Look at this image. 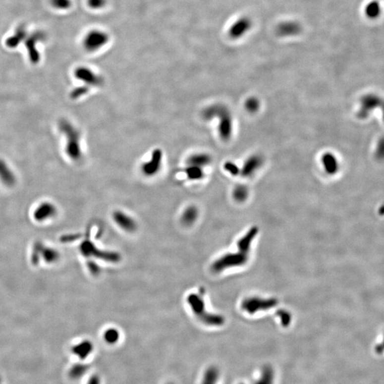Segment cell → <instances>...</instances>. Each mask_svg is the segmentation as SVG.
<instances>
[{
	"label": "cell",
	"mask_w": 384,
	"mask_h": 384,
	"mask_svg": "<svg viewBox=\"0 0 384 384\" xmlns=\"http://www.w3.org/2000/svg\"><path fill=\"white\" fill-rule=\"evenodd\" d=\"M204 120H212L215 117L219 119V134L224 141L229 140L233 132V120L230 110L223 104H214L206 108L202 113Z\"/></svg>",
	"instance_id": "1"
},
{
	"label": "cell",
	"mask_w": 384,
	"mask_h": 384,
	"mask_svg": "<svg viewBox=\"0 0 384 384\" xmlns=\"http://www.w3.org/2000/svg\"><path fill=\"white\" fill-rule=\"evenodd\" d=\"M256 233H257V231L256 232V230H250L247 236L242 238L241 241L238 243L239 253L220 258L218 261H216L212 266L214 271L216 272H219V271H223L225 269H228V267H230V266H240V265L246 263L248 258V253L249 252L250 246H251V242L253 241V236L256 235Z\"/></svg>",
	"instance_id": "2"
},
{
	"label": "cell",
	"mask_w": 384,
	"mask_h": 384,
	"mask_svg": "<svg viewBox=\"0 0 384 384\" xmlns=\"http://www.w3.org/2000/svg\"><path fill=\"white\" fill-rule=\"evenodd\" d=\"M60 131L66 137V152L70 159L78 162L82 158L81 147V133L73 124L66 119H61L58 122Z\"/></svg>",
	"instance_id": "3"
},
{
	"label": "cell",
	"mask_w": 384,
	"mask_h": 384,
	"mask_svg": "<svg viewBox=\"0 0 384 384\" xmlns=\"http://www.w3.org/2000/svg\"><path fill=\"white\" fill-rule=\"evenodd\" d=\"M187 302L192 313L202 323L209 325H217L221 322V318L207 311L205 302L199 294L192 293L187 297Z\"/></svg>",
	"instance_id": "4"
},
{
	"label": "cell",
	"mask_w": 384,
	"mask_h": 384,
	"mask_svg": "<svg viewBox=\"0 0 384 384\" xmlns=\"http://www.w3.org/2000/svg\"><path fill=\"white\" fill-rule=\"evenodd\" d=\"M110 42V36L106 31L95 29L89 31L83 39V47L88 52H98Z\"/></svg>",
	"instance_id": "5"
},
{
	"label": "cell",
	"mask_w": 384,
	"mask_h": 384,
	"mask_svg": "<svg viewBox=\"0 0 384 384\" xmlns=\"http://www.w3.org/2000/svg\"><path fill=\"white\" fill-rule=\"evenodd\" d=\"M80 251L84 256V257L98 258L99 259L111 261V262H116L120 260V257L117 253L102 251V250L99 249L97 246H95L92 241H83L80 246Z\"/></svg>",
	"instance_id": "6"
},
{
	"label": "cell",
	"mask_w": 384,
	"mask_h": 384,
	"mask_svg": "<svg viewBox=\"0 0 384 384\" xmlns=\"http://www.w3.org/2000/svg\"><path fill=\"white\" fill-rule=\"evenodd\" d=\"M58 213L56 207L50 202H44L39 204L32 214L34 222L39 224H46L55 219Z\"/></svg>",
	"instance_id": "7"
},
{
	"label": "cell",
	"mask_w": 384,
	"mask_h": 384,
	"mask_svg": "<svg viewBox=\"0 0 384 384\" xmlns=\"http://www.w3.org/2000/svg\"><path fill=\"white\" fill-rule=\"evenodd\" d=\"M74 75L77 79L82 81L88 87H100L104 85V78L88 67H78L75 70Z\"/></svg>",
	"instance_id": "8"
},
{
	"label": "cell",
	"mask_w": 384,
	"mask_h": 384,
	"mask_svg": "<svg viewBox=\"0 0 384 384\" xmlns=\"http://www.w3.org/2000/svg\"><path fill=\"white\" fill-rule=\"evenodd\" d=\"M163 160V153L161 149H155L152 153L150 160L142 165V173L148 177L156 175L161 169Z\"/></svg>",
	"instance_id": "9"
},
{
	"label": "cell",
	"mask_w": 384,
	"mask_h": 384,
	"mask_svg": "<svg viewBox=\"0 0 384 384\" xmlns=\"http://www.w3.org/2000/svg\"><path fill=\"white\" fill-rule=\"evenodd\" d=\"M253 22L251 18L246 17H240L230 26L228 29V36L230 39H239L244 37L252 28Z\"/></svg>",
	"instance_id": "10"
},
{
	"label": "cell",
	"mask_w": 384,
	"mask_h": 384,
	"mask_svg": "<svg viewBox=\"0 0 384 384\" xmlns=\"http://www.w3.org/2000/svg\"><path fill=\"white\" fill-rule=\"evenodd\" d=\"M40 262L47 266H52L60 261V253L56 248L50 245L42 244L37 248Z\"/></svg>",
	"instance_id": "11"
},
{
	"label": "cell",
	"mask_w": 384,
	"mask_h": 384,
	"mask_svg": "<svg viewBox=\"0 0 384 384\" xmlns=\"http://www.w3.org/2000/svg\"><path fill=\"white\" fill-rule=\"evenodd\" d=\"M302 25L296 21L288 20L281 22L276 27V34L281 38L296 37L302 32Z\"/></svg>",
	"instance_id": "12"
},
{
	"label": "cell",
	"mask_w": 384,
	"mask_h": 384,
	"mask_svg": "<svg viewBox=\"0 0 384 384\" xmlns=\"http://www.w3.org/2000/svg\"><path fill=\"white\" fill-rule=\"evenodd\" d=\"M264 161V158L261 155H251L243 163V166L241 169H240V174L243 177H250L262 166Z\"/></svg>",
	"instance_id": "13"
},
{
	"label": "cell",
	"mask_w": 384,
	"mask_h": 384,
	"mask_svg": "<svg viewBox=\"0 0 384 384\" xmlns=\"http://www.w3.org/2000/svg\"><path fill=\"white\" fill-rule=\"evenodd\" d=\"M112 219L116 224L125 231L134 232L137 229V225L135 219L122 211L114 212L112 214Z\"/></svg>",
	"instance_id": "14"
},
{
	"label": "cell",
	"mask_w": 384,
	"mask_h": 384,
	"mask_svg": "<svg viewBox=\"0 0 384 384\" xmlns=\"http://www.w3.org/2000/svg\"><path fill=\"white\" fill-rule=\"evenodd\" d=\"M44 39V34L42 32H36L32 34L30 37H28L25 42L26 47H27L28 54H29V59L32 63H38L40 60V55L37 50V42H40Z\"/></svg>",
	"instance_id": "15"
},
{
	"label": "cell",
	"mask_w": 384,
	"mask_h": 384,
	"mask_svg": "<svg viewBox=\"0 0 384 384\" xmlns=\"http://www.w3.org/2000/svg\"><path fill=\"white\" fill-rule=\"evenodd\" d=\"M94 349V346L92 341L85 339L72 346L71 352L80 360L84 361L92 354Z\"/></svg>",
	"instance_id": "16"
},
{
	"label": "cell",
	"mask_w": 384,
	"mask_h": 384,
	"mask_svg": "<svg viewBox=\"0 0 384 384\" xmlns=\"http://www.w3.org/2000/svg\"><path fill=\"white\" fill-rule=\"evenodd\" d=\"M383 8L378 0H370L364 6V16L371 20L379 19L382 14Z\"/></svg>",
	"instance_id": "17"
},
{
	"label": "cell",
	"mask_w": 384,
	"mask_h": 384,
	"mask_svg": "<svg viewBox=\"0 0 384 384\" xmlns=\"http://www.w3.org/2000/svg\"><path fill=\"white\" fill-rule=\"evenodd\" d=\"M0 179L3 184L8 187H11L16 182V178L14 173L8 166L5 162L0 160Z\"/></svg>",
	"instance_id": "18"
},
{
	"label": "cell",
	"mask_w": 384,
	"mask_h": 384,
	"mask_svg": "<svg viewBox=\"0 0 384 384\" xmlns=\"http://www.w3.org/2000/svg\"><path fill=\"white\" fill-rule=\"evenodd\" d=\"M212 162V157L207 153H196L189 157L187 160V165L199 166L204 168L208 166Z\"/></svg>",
	"instance_id": "19"
},
{
	"label": "cell",
	"mask_w": 384,
	"mask_h": 384,
	"mask_svg": "<svg viewBox=\"0 0 384 384\" xmlns=\"http://www.w3.org/2000/svg\"><path fill=\"white\" fill-rule=\"evenodd\" d=\"M199 211L194 206H190L184 209L181 217V222L183 225L189 226L197 219Z\"/></svg>",
	"instance_id": "20"
},
{
	"label": "cell",
	"mask_w": 384,
	"mask_h": 384,
	"mask_svg": "<svg viewBox=\"0 0 384 384\" xmlns=\"http://www.w3.org/2000/svg\"><path fill=\"white\" fill-rule=\"evenodd\" d=\"M322 163L325 171L329 174H333L338 169V163L336 158L331 153H325L322 157Z\"/></svg>",
	"instance_id": "21"
},
{
	"label": "cell",
	"mask_w": 384,
	"mask_h": 384,
	"mask_svg": "<svg viewBox=\"0 0 384 384\" xmlns=\"http://www.w3.org/2000/svg\"><path fill=\"white\" fill-rule=\"evenodd\" d=\"M27 37V31L24 26L18 27L15 33L12 37H9L6 40V44L9 48L14 49L18 47L19 44L24 41Z\"/></svg>",
	"instance_id": "22"
},
{
	"label": "cell",
	"mask_w": 384,
	"mask_h": 384,
	"mask_svg": "<svg viewBox=\"0 0 384 384\" xmlns=\"http://www.w3.org/2000/svg\"><path fill=\"white\" fill-rule=\"evenodd\" d=\"M88 370V367L86 364H82V363H77L70 368L69 371H68V377L73 380H77V379L82 378L83 376L87 373Z\"/></svg>",
	"instance_id": "23"
},
{
	"label": "cell",
	"mask_w": 384,
	"mask_h": 384,
	"mask_svg": "<svg viewBox=\"0 0 384 384\" xmlns=\"http://www.w3.org/2000/svg\"><path fill=\"white\" fill-rule=\"evenodd\" d=\"M184 172H185L188 179H190V180H200V179H203L204 176L203 168L192 166V165H187L185 169H184Z\"/></svg>",
	"instance_id": "24"
},
{
	"label": "cell",
	"mask_w": 384,
	"mask_h": 384,
	"mask_svg": "<svg viewBox=\"0 0 384 384\" xmlns=\"http://www.w3.org/2000/svg\"><path fill=\"white\" fill-rule=\"evenodd\" d=\"M104 339L107 344L113 345L118 342L120 339V332L115 328H109L105 331Z\"/></svg>",
	"instance_id": "25"
},
{
	"label": "cell",
	"mask_w": 384,
	"mask_h": 384,
	"mask_svg": "<svg viewBox=\"0 0 384 384\" xmlns=\"http://www.w3.org/2000/svg\"><path fill=\"white\" fill-rule=\"evenodd\" d=\"M248 189L245 186L239 185L233 191V197L238 202H243L248 197Z\"/></svg>",
	"instance_id": "26"
},
{
	"label": "cell",
	"mask_w": 384,
	"mask_h": 384,
	"mask_svg": "<svg viewBox=\"0 0 384 384\" xmlns=\"http://www.w3.org/2000/svg\"><path fill=\"white\" fill-rule=\"evenodd\" d=\"M51 4L58 10H67L72 5L71 0H50Z\"/></svg>",
	"instance_id": "27"
},
{
	"label": "cell",
	"mask_w": 384,
	"mask_h": 384,
	"mask_svg": "<svg viewBox=\"0 0 384 384\" xmlns=\"http://www.w3.org/2000/svg\"><path fill=\"white\" fill-rule=\"evenodd\" d=\"M245 107H246V110H247L248 112H251V113L257 112L260 108L259 101H258V99H256V98H249V99L246 101Z\"/></svg>",
	"instance_id": "28"
},
{
	"label": "cell",
	"mask_w": 384,
	"mask_h": 384,
	"mask_svg": "<svg viewBox=\"0 0 384 384\" xmlns=\"http://www.w3.org/2000/svg\"><path fill=\"white\" fill-rule=\"evenodd\" d=\"M88 91H89V88H88V86H81V87H78L73 90L71 91V94H70V96H71L72 99L76 100L87 94Z\"/></svg>",
	"instance_id": "29"
},
{
	"label": "cell",
	"mask_w": 384,
	"mask_h": 384,
	"mask_svg": "<svg viewBox=\"0 0 384 384\" xmlns=\"http://www.w3.org/2000/svg\"><path fill=\"white\" fill-rule=\"evenodd\" d=\"M108 0H88V5L94 10L103 9L107 4Z\"/></svg>",
	"instance_id": "30"
},
{
	"label": "cell",
	"mask_w": 384,
	"mask_h": 384,
	"mask_svg": "<svg viewBox=\"0 0 384 384\" xmlns=\"http://www.w3.org/2000/svg\"><path fill=\"white\" fill-rule=\"evenodd\" d=\"M224 169L231 175L237 176L240 174V168L232 162H226L224 165Z\"/></svg>",
	"instance_id": "31"
},
{
	"label": "cell",
	"mask_w": 384,
	"mask_h": 384,
	"mask_svg": "<svg viewBox=\"0 0 384 384\" xmlns=\"http://www.w3.org/2000/svg\"><path fill=\"white\" fill-rule=\"evenodd\" d=\"M216 379L215 370L213 369H209L204 375L202 384H214Z\"/></svg>",
	"instance_id": "32"
},
{
	"label": "cell",
	"mask_w": 384,
	"mask_h": 384,
	"mask_svg": "<svg viewBox=\"0 0 384 384\" xmlns=\"http://www.w3.org/2000/svg\"><path fill=\"white\" fill-rule=\"evenodd\" d=\"M101 378L98 374H94L88 379L87 384H101Z\"/></svg>",
	"instance_id": "33"
},
{
	"label": "cell",
	"mask_w": 384,
	"mask_h": 384,
	"mask_svg": "<svg viewBox=\"0 0 384 384\" xmlns=\"http://www.w3.org/2000/svg\"><path fill=\"white\" fill-rule=\"evenodd\" d=\"M0 384H2V377L0 375Z\"/></svg>",
	"instance_id": "34"
},
{
	"label": "cell",
	"mask_w": 384,
	"mask_h": 384,
	"mask_svg": "<svg viewBox=\"0 0 384 384\" xmlns=\"http://www.w3.org/2000/svg\"><path fill=\"white\" fill-rule=\"evenodd\" d=\"M166 384H174V383H172V382H169V383H167Z\"/></svg>",
	"instance_id": "35"
}]
</instances>
